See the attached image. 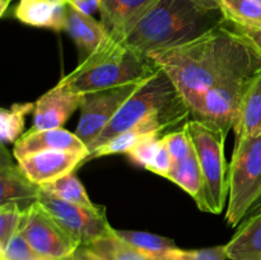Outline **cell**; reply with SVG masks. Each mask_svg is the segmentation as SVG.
Here are the masks:
<instances>
[{"instance_id": "cell-27", "label": "cell", "mask_w": 261, "mask_h": 260, "mask_svg": "<svg viewBox=\"0 0 261 260\" xmlns=\"http://www.w3.org/2000/svg\"><path fill=\"white\" fill-rule=\"evenodd\" d=\"M23 213L24 212L15 203L0 205V250L4 249L8 242L19 233Z\"/></svg>"}, {"instance_id": "cell-21", "label": "cell", "mask_w": 261, "mask_h": 260, "mask_svg": "<svg viewBox=\"0 0 261 260\" xmlns=\"http://www.w3.org/2000/svg\"><path fill=\"white\" fill-rule=\"evenodd\" d=\"M163 130H166V127L162 124H160V122H140V124L133 126L132 129L115 135L109 142L103 143L101 147H98L93 153H91V155L88 158H98L103 157V155L121 154V153L127 154L129 150L143 137H145L148 134H153V133L161 134V133H163Z\"/></svg>"}, {"instance_id": "cell-20", "label": "cell", "mask_w": 261, "mask_h": 260, "mask_svg": "<svg viewBox=\"0 0 261 260\" xmlns=\"http://www.w3.org/2000/svg\"><path fill=\"white\" fill-rule=\"evenodd\" d=\"M166 178L184 189L195 200L199 208L203 212H206L205 198H204V177L195 148L185 160L173 163Z\"/></svg>"}, {"instance_id": "cell-11", "label": "cell", "mask_w": 261, "mask_h": 260, "mask_svg": "<svg viewBox=\"0 0 261 260\" xmlns=\"http://www.w3.org/2000/svg\"><path fill=\"white\" fill-rule=\"evenodd\" d=\"M88 157L89 153L47 150L18 160V166L33 184L42 186L71 173Z\"/></svg>"}, {"instance_id": "cell-9", "label": "cell", "mask_w": 261, "mask_h": 260, "mask_svg": "<svg viewBox=\"0 0 261 260\" xmlns=\"http://www.w3.org/2000/svg\"><path fill=\"white\" fill-rule=\"evenodd\" d=\"M145 81L83 94L79 107L81 117L75 130L79 139L89 147Z\"/></svg>"}, {"instance_id": "cell-38", "label": "cell", "mask_w": 261, "mask_h": 260, "mask_svg": "<svg viewBox=\"0 0 261 260\" xmlns=\"http://www.w3.org/2000/svg\"><path fill=\"white\" fill-rule=\"evenodd\" d=\"M10 2H12V0H0V14L4 15L5 10H7L8 5H9Z\"/></svg>"}, {"instance_id": "cell-18", "label": "cell", "mask_w": 261, "mask_h": 260, "mask_svg": "<svg viewBox=\"0 0 261 260\" xmlns=\"http://www.w3.org/2000/svg\"><path fill=\"white\" fill-rule=\"evenodd\" d=\"M233 130L236 142L261 135V69L247 86Z\"/></svg>"}, {"instance_id": "cell-40", "label": "cell", "mask_w": 261, "mask_h": 260, "mask_svg": "<svg viewBox=\"0 0 261 260\" xmlns=\"http://www.w3.org/2000/svg\"><path fill=\"white\" fill-rule=\"evenodd\" d=\"M251 2H254V3H256V4L261 5V0H251Z\"/></svg>"}, {"instance_id": "cell-29", "label": "cell", "mask_w": 261, "mask_h": 260, "mask_svg": "<svg viewBox=\"0 0 261 260\" xmlns=\"http://www.w3.org/2000/svg\"><path fill=\"white\" fill-rule=\"evenodd\" d=\"M162 140L170 152L173 163L185 160L194 150V143L191 140L186 125H184L182 129L178 132H172L163 135Z\"/></svg>"}, {"instance_id": "cell-25", "label": "cell", "mask_w": 261, "mask_h": 260, "mask_svg": "<svg viewBox=\"0 0 261 260\" xmlns=\"http://www.w3.org/2000/svg\"><path fill=\"white\" fill-rule=\"evenodd\" d=\"M224 18L245 27H261V5L251 0H219Z\"/></svg>"}, {"instance_id": "cell-16", "label": "cell", "mask_w": 261, "mask_h": 260, "mask_svg": "<svg viewBox=\"0 0 261 260\" xmlns=\"http://www.w3.org/2000/svg\"><path fill=\"white\" fill-rule=\"evenodd\" d=\"M65 31L78 47L81 61L96 53L110 40L109 33L101 22L94 19L93 15L84 14L70 5H68Z\"/></svg>"}, {"instance_id": "cell-30", "label": "cell", "mask_w": 261, "mask_h": 260, "mask_svg": "<svg viewBox=\"0 0 261 260\" xmlns=\"http://www.w3.org/2000/svg\"><path fill=\"white\" fill-rule=\"evenodd\" d=\"M228 259L226 252V245L206 249L181 250L175 249L168 254L166 260H226Z\"/></svg>"}, {"instance_id": "cell-23", "label": "cell", "mask_w": 261, "mask_h": 260, "mask_svg": "<svg viewBox=\"0 0 261 260\" xmlns=\"http://www.w3.org/2000/svg\"><path fill=\"white\" fill-rule=\"evenodd\" d=\"M87 247L99 260H152L122 240L115 232V228H112L110 233L87 245Z\"/></svg>"}, {"instance_id": "cell-28", "label": "cell", "mask_w": 261, "mask_h": 260, "mask_svg": "<svg viewBox=\"0 0 261 260\" xmlns=\"http://www.w3.org/2000/svg\"><path fill=\"white\" fill-rule=\"evenodd\" d=\"M160 135L161 134H158V133H153V134L143 137L127 153L130 160L147 170L148 166L152 163V161L157 155L161 144H162V138Z\"/></svg>"}, {"instance_id": "cell-3", "label": "cell", "mask_w": 261, "mask_h": 260, "mask_svg": "<svg viewBox=\"0 0 261 260\" xmlns=\"http://www.w3.org/2000/svg\"><path fill=\"white\" fill-rule=\"evenodd\" d=\"M160 70L147 55L132 50L124 42L110 37L101 48L84 59L59 84L76 93L86 94L114 88L133 82H142Z\"/></svg>"}, {"instance_id": "cell-26", "label": "cell", "mask_w": 261, "mask_h": 260, "mask_svg": "<svg viewBox=\"0 0 261 260\" xmlns=\"http://www.w3.org/2000/svg\"><path fill=\"white\" fill-rule=\"evenodd\" d=\"M41 189L63 200L71 201V203L81 204L84 206H96L87 194L86 188L79 181V178L74 175V172L54 181V183L46 184L41 186Z\"/></svg>"}, {"instance_id": "cell-33", "label": "cell", "mask_w": 261, "mask_h": 260, "mask_svg": "<svg viewBox=\"0 0 261 260\" xmlns=\"http://www.w3.org/2000/svg\"><path fill=\"white\" fill-rule=\"evenodd\" d=\"M224 22L229 30H232L236 35L247 41L252 47L256 48L261 54V27H245V25L234 24V23L226 20V18H224Z\"/></svg>"}, {"instance_id": "cell-14", "label": "cell", "mask_w": 261, "mask_h": 260, "mask_svg": "<svg viewBox=\"0 0 261 260\" xmlns=\"http://www.w3.org/2000/svg\"><path fill=\"white\" fill-rule=\"evenodd\" d=\"M47 150H70V152L89 153L88 147L82 142L75 133L64 127L45 130H28L14 143L13 154L15 160H22L35 153Z\"/></svg>"}, {"instance_id": "cell-1", "label": "cell", "mask_w": 261, "mask_h": 260, "mask_svg": "<svg viewBox=\"0 0 261 260\" xmlns=\"http://www.w3.org/2000/svg\"><path fill=\"white\" fill-rule=\"evenodd\" d=\"M172 81L190 115L209 89L239 70L261 68V54L221 23L184 45L148 54Z\"/></svg>"}, {"instance_id": "cell-4", "label": "cell", "mask_w": 261, "mask_h": 260, "mask_svg": "<svg viewBox=\"0 0 261 260\" xmlns=\"http://www.w3.org/2000/svg\"><path fill=\"white\" fill-rule=\"evenodd\" d=\"M190 116L188 106L167 74L160 69L148 78L121 107L109 126L88 147L89 155L115 135L140 122L158 121L170 127Z\"/></svg>"}, {"instance_id": "cell-36", "label": "cell", "mask_w": 261, "mask_h": 260, "mask_svg": "<svg viewBox=\"0 0 261 260\" xmlns=\"http://www.w3.org/2000/svg\"><path fill=\"white\" fill-rule=\"evenodd\" d=\"M190 2L195 3L196 5L204 8V9L221 10V3H219V0H190Z\"/></svg>"}, {"instance_id": "cell-31", "label": "cell", "mask_w": 261, "mask_h": 260, "mask_svg": "<svg viewBox=\"0 0 261 260\" xmlns=\"http://www.w3.org/2000/svg\"><path fill=\"white\" fill-rule=\"evenodd\" d=\"M0 259L4 260H45L30 246L24 237L17 233L3 250H0Z\"/></svg>"}, {"instance_id": "cell-5", "label": "cell", "mask_w": 261, "mask_h": 260, "mask_svg": "<svg viewBox=\"0 0 261 260\" xmlns=\"http://www.w3.org/2000/svg\"><path fill=\"white\" fill-rule=\"evenodd\" d=\"M226 222L239 227L261 196V135L236 142L228 172Z\"/></svg>"}, {"instance_id": "cell-39", "label": "cell", "mask_w": 261, "mask_h": 260, "mask_svg": "<svg viewBox=\"0 0 261 260\" xmlns=\"http://www.w3.org/2000/svg\"><path fill=\"white\" fill-rule=\"evenodd\" d=\"M51 2H56V3H63V4H68V0H51Z\"/></svg>"}, {"instance_id": "cell-13", "label": "cell", "mask_w": 261, "mask_h": 260, "mask_svg": "<svg viewBox=\"0 0 261 260\" xmlns=\"http://www.w3.org/2000/svg\"><path fill=\"white\" fill-rule=\"evenodd\" d=\"M82 98L83 94L58 83L35 103L32 130L63 127L73 112L81 107Z\"/></svg>"}, {"instance_id": "cell-32", "label": "cell", "mask_w": 261, "mask_h": 260, "mask_svg": "<svg viewBox=\"0 0 261 260\" xmlns=\"http://www.w3.org/2000/svg\"><path fill=\"white\" fill-rule=\"evenodd\" d=\"M172 166H173V161L172 158H171L167 147H166L165 143H163L162 140V144H161L157 155H155L154 160L152 161V163L148 166L147 170L153 173H157V175L162 176V177L166 178L168 176V173H170Z\"/></svg>"}, {"instance_id": "cell-12", "label": "cell", "mask_w": 261, "mask_h": 260, "mask_svg": "<svg viewBox=\"0 0 261 260\" xmlns=\"http://www.w3.org/2000/svg\"><path fill=\"white\" fill-rule=\"evenodd\" d=\"M160 0H101V23L110 37L124 42L138 23Z\"/></svg>"}, {"instance_id": "cell-15", "label": "cell", "mask_w": 261, "mask_h": 260, "mask_svg": "<svg viewBox=\"0 0 261 260\" xmlns=\"http://www.w3.org/2000/svg\"><path fill=\"white\" fill-rule=\"evenodd\" d=\"M0 166V205L15 203L23 212L37 203L41 186L33 184L19 166L13 165L3 144Z\"/></svg>"}, {"instance_id": "cell-35", "label": "cell", "mask_w": 261, "mask_h": 260, "mask_svg": "<svg viewBox=\"0 0 261 260\" xmlns=\"http://www.w3.org/2000/svg\"><path fill=\"white\" fill-rule=\"evenodd\" d=\"M71 260H99L87 246H79Z\"/></svg>"}, {"instance_id": "cell-19", "label": "cell", "mask_w": 261, "mask_h": 260, "mask_svg": "<svg viewBox=\"0 0 261 260\" xmlns=\"http://www.w3.org/2000/svg\"><path fill=\"white\" fill-rule=\"evenodd\" d=\"M231 260H261V213L242 222L226 245Z\"/></svg>"}, {"instance_id": "cell-41", "label": "cell", "mask_w": 261, "mask_h": 260, "mask_svg": "<svg viewBox=\"0 0 261 260\" xmlns=\"http://www.w3.org/2000/svg\"><path fill=\"white\" fill-rule=\"evenodd\" d=\"M0 260H4V259H0Z\"/></svg>"}, {"instance_id": "cell-7", "label": "cell", "mask_w": 261, "mask_h": 260, "mask_svg": "<svg viewBox=\"0 0 261 260\" xmlns=\"http://www.w3.org/2000/svg\"><path fill=\"white\" fill-rule=\"evenodd\" d=\"M260 69H244L226 76L206 92L193 119L227 137L229 130L233 129L247 86Z\"/></svg>"}, {"instance_id": "cell-8", "label": "cell", "mask_w": 261, "mask_h": 260, "mask_svg": "<svg viewBox=\"0 0 261 260\" xmlns=\"http://www.w3.org/2000/svg\"><path fill=\"white\" fill-rule=\"evenodd\" d=\"M38 203L79 246H87L112 231L105 206H84L71 203L42 189Z\"/></svg>"}, {"instance_id": "cell-2", "label": "cell", "mask_w": 261, "mask_h": 260, "mask_svg": "<svg viewBox=\"0 0 261 260\" xmlns=\"http://www.w3.org/2000/svg\"><path fill=\"white\" fill-rule=\"evenodd\" d=\"M222 10H209L190 0H160L124 40L132 50L150 53L184 45L223 23Z\"/></svg>"}, {"instance_id": "cell-10", "label": "cell", "mask_w": 261, "mask_h": 260, "mask_svg": "<svg viewBox=\"0 0 261 260\" xmlns=\"http://www.w3.org/2000/svg\"><path fill=\"white\" fill-rule=\"evenodd\" d=\"M19 233L45 260H71L79 247L38 201L23 213Z\"/></svg>"}, {"instance_id": "cell-22", "label": "cell", "mask_w": 261, "mask_h": 260, "mask_svg": "<svg viewBox=\"0 0 261 260\" xmlns=\"http://www.w3.org/2000/svg\"><path fill=\"white\" fill-rule=\"evenodd\" d=\"M115 232L122 240L139 250L142 254L152 260H166L172 250L177 249L175 241L167 237L158 236V235L149 233L142 231H126V229H116Z\"/></svg>"}, {"instance_id": "cell-24", "label": "cell", "mask_w": 261, "mask_h": 260, "mask_svg": "<svg viewBox=\"0 0 261 260\" xmlns=\"http://www.w3.org/2000/svg\"><path fill=\"white\" fill-rule=\"evenodd\" d=\"M35 111V103H14L0 110V138L3 144L15 143L23 135L25 117Z\"/></svg>"}, {"instance_id": "cell-37", "label": "cell", "mask_w": 261, "mask_h": 260, "mask_svg": "<svg viewBox=\"0 0 261 260\" xmlns=\"http://www.w3.org/2000/svg\"><path fill=\"white\" fill-rule=\"evenodd\" d=\"M261 213V196L259 199H257L256 201H255L254 203V205L251 206V208H250V211L247 212V214H246V217H245L244 218V221H246V219H249V218H251V217H255V216H257V214H260ZM242 221V222H244ZM241 222V223H242Z\"/></svg>"}, {"instance_id": "cell-17", "label": "cell", "mask_w": 261, "mask_h": 260, "mask_svg": "<svg viewBox=\"0 0 261 260\" xmlns=\"http://www.w3.org/2000/svg\"><path fill=\"white\" fill-rule=\"evenodd\" d=\"M19 22L37 28L65 31L68 4L51 0H20L14 10Z\"/></svg>"}, {"instance_id": "cell-34", "label": "cell", "mask_w": 261, "mask_h": 260, "mask_svg": "<svg viewBox=\"0 0 261 260\" xmlns=\"http://www.w3.org/2000/svg\"><path fill=\"white\" fill-rule=\"evenodd\" d=\"M68 5L84 14L93 15L97 10H99L101 0H68Z\"/></svg>"}, {"instance_id": "cell-6", "label": "cell", "mask_w": 261, "mask_h": 260, "mask_svg": "<svg viewBox=\"0 0 261 260\" xmlns=\"http://www.w3.org/2000/svg\"><path fill=\"white\" fill-rule=\"evenodd\" d=\"M185 125L194 143L204 177L206 212L219 214L223 212L229 191V168L224 155L226 135L194 119L186 121Z\"/></svg>"}]
</instances>
